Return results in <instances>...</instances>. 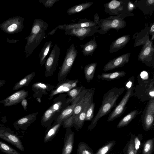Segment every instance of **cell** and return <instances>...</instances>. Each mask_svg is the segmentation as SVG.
<instances>
[{"instance_id": "31", "label": "cell", "mask_w": 154, "mask_h": 154, "mask_svg": "<svg viewBox=\"0 0 154 154\" xmlns=\"http://www.w3.org/2000/svg\"><path fill=\"white\" fill-rule=\"evenodd\" d=\"M97 63H92L87 65L84 68V74L87 82L89 83L93 79Z\"/></svg>"}, {"instance_id": "17", "label": "cell", "mask_w": 154, "mask_h": 154, "mask_svg": "<svg viewBox=\"0 0 154 154\" xmlns=\"http://www.w3.org/2000/svg\"><path fill=\"white\" fill-rule=\"evenodd\" d=\"M38 112L28 114L19 119L13 123V126L16 130H26L27 128L36 119Z\"/></svg>"}, {"instance_id": "8", "label": "cell", "mask_w": 154, "mask_h": 154, "mask_svg": "<svg viewBox=\"0 0 154 154\" xmlns=\"http://www.w3.org/2000/svg\"><path fill=\"white\" fill-rule=\"evenodd\" d=\"M134 84L130 87L125 88L127 90L124 96L119 103L109 115L107 122H111L120 116L126 109V106L129 100L134 95Z\"/></svg>"}, {"instance_id": "28", "label": "cell", "mask_w": 154, "mask_h": 154, "mask_svg": "<svg viewBox=\"0 0 154 154\" xmlns=\"http://www.w3.org/2000/svg\"><path fill=\"white\" fill-rule=\"evenodd\" d=\"M141 111L138 110H133L123 118L117 125V128H121L127 125L136 116L140 113Z\"/></svg>"}, {"instance_id": "3", "label": "cell", "mask_w": 154, "mask_h": 154, "mask_svg": "<svg viewBox=\"0 0 154 154\" xmlns=\"http://www.w3.org/2000/svg\"><path fill=\"white\" fill-rule=\"evenodd\" d=\"M105 12L113 16H119L124 19L134 15L132 13L135 8L134 4L129 0H113L103 4Z\"/></svg>"}, {"instance_id": "40", "label": "cell", "mask_w": 154, "mask_h": 154, "mask_svg": "<svg viewBox=\"0 0 154 154\" xmlns=\"http://www.w3.org/2000/svg\"><path fill=\"white\" fill-rule=\"evenodd\" d=\"M142 138V134L139 135L137 136H134V137H133L134 148L135 154H137V152L139 149L141 144V141Z\"/></svg>"}, {"instance_id": "35", "label": "cell", "mask_w": 154, "mask_h": 154, "mask_svg": "<svg viewBox=\"0 0 154 154\" xmlns=\"http://www.w3.org/2000/svg\"><path fill=\"white\" fill-rule=\"evenodd\" d=\"M77 153V154H94L92 149L87 144L83 142L79 143Z\"/></svg>"}, {"instance_id": "15", "label": "cell", "mask_w": 154, "mask_h": 154, "mask_svg": "<svg viewBox=\"0 0 154 154\" xmlns=\"http://www.w3.org/2000/svg\"><path fill=\"white\" fill-rule=\"evenodd\" d=\"M131 53H126L110 60L104 66L103 70L106 72L123 66L129 61Z\"/></svg>"}, {"instance_id": "30", "label": "cell", "mask_w": 154, "mask_h": 154, "mask_svg": "<svg viewBox=\"0 0 154 154\" xmlns=\"http://www.w3.org/2000/svg\"><path fill=\"white\" fill-rule=\"evenodd\" d=\"M35 74V72H33L26 76L23 79L16 83L13 87L12 90L17 91L24 86L29 85Z\"/></svg>"}, {"instance_id": "37", "label": "cell", "mask_w": 154, "mask_h": 154, "mask_svg": "<svg viewBox=\"0 0 154 154\" xmlns=\"http://www.w3.org/2000/svg\"><path fill=\"white\" fill-rule=\"evenodd\" d=\"M116 143L115 140L108 142L99 149L94 154H108Z\"/></svg>"}, {"instance_id": "7", "label": "cell", "mask_w": 154, "mask_h": 154, "mask_svg": "<svg viewBox=\"0 0 154 154\" xmlns=\"http://www.w3.org/2000/svg\"><path fill=\"white\" fill-rule=\"evenodd\" d=\"M60 52L59 46L57 44H55L45 63V77L52 76L56 70L59 60Z\"/></svg>"}, {"instance_id": "39", "label": "cell", "mask_w": 154, "mask_h": 154, "mask_svg": "<svg viewBox=\"0 0 154 154\" xmlns=\"http://www.w3.org/2000/svg\"><path fill=\"white\" fill-rule=\"evenodd\" d=\"M95 106L94 102H92L90 104L86 113L85 121H91L93 119Z\"/></svg>"}, {"instance_id": "22", "label": "cell", "mask_w": 154, "mask_h": 154, "mask_svg": "<svg viewBox=\"0 0 154 154\" xmlns=\"http://www.w3.org/2000/svg\"><path fill=\"white\" fill-rule=\"evenodd\" d=\"M98 25L94 21L86 19L80 20L77 23L69 24H64L58 26V29L62 30L79 29L91 27Z\"/></svg>"}, {"instance_id": "29", "label": "cell", "mask_w": 154, "mask_h": 154, "mask_svg": "<svg viewBox=\"0 0 154 154\" xmlns=\"http://www.w3.org/2000/svg\"><path fill=\"white\" fill-rule=\"evenodd\" d=\"M126 74V72L124 71L109 73H102L101 75H98L97 78L102 80H106L109 81L120 79L125 76Z\"/></svg>"}, {"instance_id": "12", "label": "cell", "mask_w": 154, "mask_h": 154, "mask_svg": "<svg viewBox=\"0 0 154 154\" xmlns=\"http://www.w3.org/2000/svg\"><path fill=\"white\" fill-rule=\"evenodd\" d=\"M88 89L84 87L78 96L71 103V105L67 106L61 112L57 119L54 122L58 123L63 122L72 115L76 106L80 101L87 92Z\"/></svg>"}, {"instance_id": "25", "label": "cell", "mask_w": 154, "mask_h": 154, "mask_svg": "<svg viewBox=\"0 0 154 154\" xmlns=\"http://www.w3.org/2000/svg\"><path fill=\"white\" fill-rule=\"evenodd\" d=\"M62 122L58 123L54 122L52 125L46 128L43 139L45 143L50 142L54 138L62 125Z\"/></svg>"}, {"instance_id": "42", "label": "cell", "mask_w": 154, "mask_h": 154, "mask_svg": "<svg viewBox=\"0 0 154 154\" xmlns=\"http://www.w3.org/2000/svg\"><path fill=\"white\" fill-rule=\"evenodd\" d=\"M59 0H39L40 3L43 4L47 8L52 7L54 3Z\"/></svg>"}, {"instance_id": "44", "label": "cell", "mask_w": 154, "mask_h": 154, "mask_svg": "<svg viewBox=\"0 0 154 154\" xmlns=\"http://www.w3.org/2000/svg\"><path fill=\"white\" fill-rule=\"evenodd\" d=\"M127 154H135L134 148L133 137H132V136L128 144Z\"/></svg>"}, {"instance_id": "11", "label": "cell", "mask_w": 154, "mask_h": 154, "mask_svg": "<svg viewBox=\"0 0 154 154\" xmlns=\"http://www.w3.org/2000/svg\"><path fill=\"white\" fill-rule=\"evenodd\" d=\"M0 138L13 145L20 151L24 152V149L20 138L10 128L0 124Z\"/></svg>"}, {"instance_id": "24", "label": "cell", "mask_w": 154, "mask_h": 154, "mask_svg": "<svg viewBox=\"0 0 154 154\" xmlns=\"http://www.w3.org/2000/svg\"><path fill=\"white\" fill-rule=\"evenodd\" d=\"M130 34L122 36L111 43L109 51L110 53L116 52L124 47L130 40Z\"/></svg>"}, {"instance_id": "21", "label": "cell", "mask_w": 154, "mask_h": 154, "mask_svg": "<svg viewBox=\"0 0 154 154\" xmlns=\"http://www.w3.org/2000/svg\"><path fill=\"white\" fill-rule=\"evenodd\" d=\"M75 134L71 128L66 129L61 154H71L73 149Z\"/></svg>"}, {"instance_id": "47", "label": "cell", "mask_w": 154, "mask_h": 154, "mask_svg": "<svg viewBox=\"0 0 154 154\" xmlns=\"http://www.w3.org/2000/svg\"><path fill=\"white\" fill-rule=\"evenodd\" d=\"M99 17L97 13H96L94 15V22L99 25L100 23Z\"/></svg>"}, {"instance_id": "20", "label": "cell", "mask_w": 154, "mask_h": 154, "mask_svg": "<svg viewBox=\"0 0 154 154\" xmlns=\"http://www.w3.org/2000/svg\"><path fill=\"white\" fill-rule=\"evenodd\" d=\"M95 90L94 88L88 89L86 93L75 107L72 115L74 117L78 115L88 103L93 102Z\"/></svg>"}, {"instance_id": "6", "label": "cell", "mask_w": 154, "mask_h": 154, "mask_svg": "<svg viewBox=\"0 0 154 154\" xmlns=\"http://www.w3.org/2000/svg\"><path fill=\"white\" fill-rule=\"evenodd\" d=\"M100 21L98 32L101 34H106L111 29L118 31L124 28L126 25V22L124 19L119 16H111L100 19Z\"/></svg>"}, {"instance_id": "23", "label": "cell", "mask_w": 154, "mask_h": 154, "mask_svg": "<svg viewBox=\"0 0 154 154\" xmlns=\"http://www.w3.org/2000/svg\"><path fill=\"white\" fill-rule=\"evenodd\" d=\"M135 7L141 10L145 15L151 16L154 11V0L136 1L134 3Z\"/></svg>"}, {"instance_id": "5", "label": "cell", "mask_w": 154, "mask_h": 154, "mask_svg": "<svg viewBox=\"0 0 154 154\" xmlns=\"http://www.w3.org/2000/svg\"><path fill=\"white\" fill-rule=\"evenodd\" d=\"M77 51L74 43H72L67 50L62 65L58 73L57 81L66 79L76 57Z\"/></svg>"}, {"instance_id": "16", "label": "cell", "mask_w": 154, "mask_h": 154, "mask_svg": "<svg viewBox=\"0 0 154 154\" xmlns=\"http://www.w3.org/2000/svg\"><path fill=\"white\" fill-rule=\"evenodd\" d=\"M75 79L70 80L67 79L59 82L57 85L50 92L48 96V99L51 100L55 95L63 93H67L72 89V84Z\"/></svg>"}, {"instance_id": "26", "label": "cell", "mask_w": 154, "mask_h": 154, "mask_svg": "<svg viewBox=\"0 0 154 154\" xmlns=\"http://www.w3.org/2000/svg\"><path fill=\"white\" fill-rule=\"evenodd\" d=\"M48 23L40 18L34 20L32 28L31 34H36L45 32L48 29Z\"/></svg>"}, {"instance_id": "49", "label": "cell", "mask_w": 154, "mask_h": 154, "mask_svg": "<svg viewBox=\"0 0 154 154\" xmlns=\"http://www.w3.org/2000/svg\"><path fill=\"white\" fill-rule=\"evenodd\" d=\"M5 81L4 80H0V87L2 86L5 84Z\"/></svg>"}, {"instance_id": "43", "label": "cell", "mask_w": 154, "mask_h": 154, "mask_svg": "<svg viewBox=\"0 0 154 154\" xmlns=\"http://www.w3.org/2000/svg\"><path fill=\"white\" fill-rule=\"evenodd\" d=\"M18 27V25L16 23H10L8 25L6 30L8 32L11 33L16 31Z\"/></svg>"}, {"instance_id": "14", "label": "cell", "mask_w": 154, "mask_h": 154, "mask_svg": "<svg viewBox=\"0 0 154 154\" xmlns=\"http://www.w3.org/2000/svg\"><path fill=\"white\" fill-rule=\"evenodd\" d=\"M28 93V91H26L24 89L21 90L0 101V103H3L5 107L17 105L26 98Z\"/></svg>"}, {"instance_id": "46", "label": "cell", "mask_w": 154, "mask_h": 154, "mask_svg": "<svg viewBox=\"0 0 154 154\" xmlns=\"http://www.w3.org/2000/svg\"><path fill=\"white\" fill-rule=\"evenodd\" d=\"M21 105L23 106L24 110L26 111L27 106V102L26 98L24 99L21 102Z\"/></svg>"}, {"instance_id": "34", "label": "cell", "mask_w": 154, "mask_h": 154, "mask_svg": "<svg viewBox=\"0 0 154 154\" xmlns=\"http://www.w3.org/2000/svg\"><path fill=\"white\" fill-rule=\"evenodd\" d=\"M84 87L82 85L79 87H76L68 91L67 93V96H68L67 98V101L70 103H72L79 94Z\"/></svg>"}, {"instance_id": "2", "label": "cell", "mask_w": 154, "mask_h": 154, "mask_svg": "<svg viewBox=\"0 0 154 154\" xmlns=\"http://www.w3.org/2000/svg\"><path fill=\"white\" fill-rule=\"evenodd\" d=\"M67 95L60 94L53 100L51 105L44 113L41 121V125L46 128L55 121L62 111L70 103L67 100Z\"/></svg>"}, {"instance_id": "10", "label": "cell", "mask_w": 154, "mask_h": 154, "mask_svg": "<svg viewBox=\"0 0 154 154\" xmlns=\"http://www.w3.org/2000/svg\"><path fill=\"white\" fill-rule=\"evenodd\" d=\"M144 130L148 131L152 129L154 123V98L148 101L141 116Z\"/></svg>"}, {"instance_id": "9", "label": "cell", "mask_w": 154, "mask_h": 154, "mask_svg": "<svg viewBox=\"0 0 154 154\" xmlns=\"http://www.w3.org/2000/svg\"><path fill=\"white\" fill-rule=\"evenodd\" d=\"M138 60L149 67L154 65V48L152 41L149 39L143 45L138 55Z\"/></svg>"}, {"instance_id": "48", "label": "cell", "mask_w": 154, "mask_h": 154, "mask_svg": "<svg viewBox=\"0 0 154 154\" xmlns=\"http://www.w3.org/2000/svg\"><path fill=\"white\" fill-rule=\"evenodd\" d=\"M58 29V26L56 27L55 29H53L51 31L49 32L48 34V35H53L56 32L57 30Z\"/></svg>"}, {"instance_id": "1", "label": "cell", "mask_w": 154, "mask_h": 154, "mask_svg": "<svg viewBox=\"0 0 154 154\" xmlns=\"http://www.w3.org/2000/svg\"><path fill=\"white\" fill-rule=\"evenodd\" d=\"M125 90V89L123 87H115L111 88L105 94L101 106L97 114L92 120L88 128V130H92L96 126L100 119L109 114L112 109L116 106L118 99Z\"/></svg>"}, {"instance_id": "33", "label": "cell", "mask_w": 154, "mask_h": 154, "mask_svg": "<svg viewBox=\"0 0 154 154\" xmlns=\"http://www.w3.org/2000/svg\"><path fill=\"white\" fill-rule=\"evenodd\" d=\"M52 44V42L51 41L46 42L39 54L38 58L39 63L41 66L45 63L47 56L50 51Z\"/></svg>"}, {"instance_id": "36", "label": "cell", "mask_w": 154, "mask_h": 154, "mask_svg": "<svg viewBox=\"0 0 154 154\" xmlns=\"http://www.w3.org/2000/svg\"><path fill=\"white\" fill-rule=\"evenodd\" d=\"M0 150L6 154H20L16 149L0 140Z\"/></svg>"}, {"instance_id": "41", "label": "cell", "mask_w": 154, "mask_h": 154, "mask_svg": "<svg viewBox=\"0 0 154 154\" xmlns=\"http://www.w3.org/2000/svg\"><path fill=\"white\" fill-rule=\"evenodd\" d=\"M73 116H71L62 122V125L66 129L71 128L73 126Z\"/></svg>"}, {"instance_id": "27", "label": "cell", "mask_w": 154, "mask_h": 154, "mask_svg": "<svg viewBox=\"0 0 154 154\" xmlns=\"http://www.w3.org/2000/svg\"><path fill=\"white\" fill-rule=\"evenodd\" d=\"M98 45L94 38L91 39L84 45H80L82 52L85 56H92L97 47Z\"/></svg>"}, {"instance_id": "19", "label": "cell", "mask_w": 154, "mask_h": 154, "mask_svg": "<svg viewBox=\"0 0 154 154\" xmlns=\"http://www.w3.org/2000/svg\"><path fill=\"white\" fill-rule=\"evenodd\" d=\"M45 33L31 34L27 37L26 50L27 56L30 55L45 37Z\"/></svg>"}, {"instance_id": "38", "label": "cell", "mask_w": 154, "mask_h": 154, "mask_svg": "<svg viewBox=\"0 0 154 154\" xmlns=\"http://www.w3.org/2000/svg\"><path fill=\"white\" fill-rule=\"evenodd\" d=\"M154 139H150L147 140L143 146V154H151L154 147Z\"/></svg>"}, {"instance_id": "32", "label": "cell", "mask_w": 154, "mask_h": 154, "mask_svg": "<svg viewBox=\"0 0 154 154\" xmlns=\"http://www.w3.org/2000/svg\"><path fill=\"white\" fill-rule=\"evenodd\" d=\"M93 4V2H90L77 5L68 9L66 13L69 15L78 13L89 8Z\"/></svg>"}, {"instance_id": "4", "label": "cell", "mask_w": 154, "mask_h": 154, "mask_svg": "<svg viewBox=\"0 0 154 154\" xmlns=\"http://www.w3.org/2000/svg\"><path fill=\"white\" fill-rule=\"evenodd\" d=\"M138 82V84L134 87V95L142 102L154 98V79H140Z\"/></svg>"}, {"instance_id": "13", "label": "cell", "mask_w": 154, "mask_h": 154, "mask_svg": "<svg viewBox=\"0 0 154 154\" xmlns=\"http://www.w3.org/2000/svg\"><path fill=\"white\" fill-rule=\"evenodd\" d=\"M98 25L79 29L65 30V35L75 36L82 40L85 38L92 36L98 32Z\"/></svg>"}, {"instance_id": "45", "label": "cell", "mask_w": 154, "mask_h": 154, "mask_svg": "<svg viewBox=\"0 0 154 154\" xmlns=\"http://www.w3.org/2000/svg\"><path fill=\"white\" fill-rule=\"evenodd\" d=\"M149 34L152 35V37L151 40L152 41L154 38V23L153 22L151 24V27L149 29Z\"/></svg>"}, {"instance_id": "18", "label": "cell", "mask_w": 154, "mask_h": 154, "mask_svg": "<svg viewBox=\"0 0 154 154\" xmlns=\"http://www.w3.org/2000/svg\"><path fill=\"white\" fill-rule=\"evenodd\" d=\"M54 87L53 85L41 82L35 83L32 85V90L34 92L33 97L41 98L43 95L48 94Z\"/></svg>"}]
</instances>
